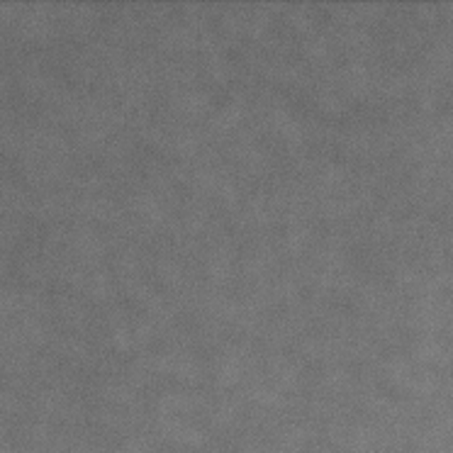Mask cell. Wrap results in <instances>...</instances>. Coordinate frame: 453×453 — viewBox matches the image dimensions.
<instances>
[]
</instances>
